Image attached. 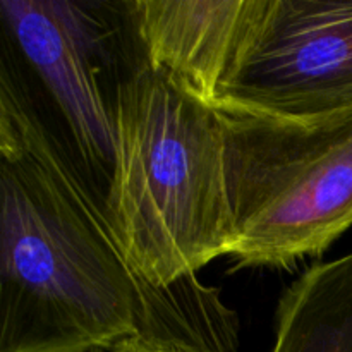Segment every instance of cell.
<instances>
[{
  "label": "cell",
  "mask_w": 352,
  "mask_h": 352,
  "mask_svg": "<svg viewBox=\"0 0 352 352\" xmlns=\"http://www.w3.org/2000/svg\"><path fill=\"white\" fill-rule=\"evenodd\" d=\"M0 71V352H234L236 313L188 277L168 287L127 263L100 205L28 98Z\"/></svg>",
  "instance_id": "obj_1"
},
{
  "label": "cell",
  "mask_w": 352,
  "mask_h": 352,
  "mask_svg": "<svg viewBox=\"0 0 352 352\" xmlns=\"http://www.w3.org/2000/svg\"><path fill=\"white\" fill-rule=\"evenodd\" d=\"M113 119L116 158L103 205L131 268L168 287L229 256L219 112L143 60L117 86Z\"/></svg>",
  "instance_id": "obj_2"
},
{
  "label": "cell",
  "mask_w": 352,
  "mask_h": 352,
  "mask_svg": "<svg viewBox=\"0 0 352 352\" xmlns=\"http://www.w3.org/2000/svg\"><path fill=\"white\" fill-rule=\"evenodd\" d=\"M215 110L236 270L325 253L352 226V109L315 119Z\"/></svg>",
  "instance_id": "obj_3"
},
{
  "label": "cell",
  "mask_w": 352,
  "mask_h": 352,
  "mask_svg": "<svg viewBox=\"0 0 352 352\" xmlns=\"http://www.w3.org/2000/svg\"><path fill=\"white\" fill-rule=\"evenodd\" d=\"M213 109L315 119L352 109V0H246Z\"/></svg>",
  "instance_id": "obj_4"
},
{
  "label": "cell",
  "mask_w": 352,
  "mask_h": 352,
  "mask_svg": "<svg viewBox=\"0 0 352 352\" xmlns=\"http://www.w3.org/2000/svg\"><path fill=\"white\" fill-rule=\"evenodd\" d=\"M0 10L17 47L54 95L81 160L91 174L110 182L116 158V119L89 60L79 6L2 0Z\"/></svg>",
  "instance_id": "obj_5"
},
{
  "label": "cell",
  "mask_w": 352,
  "mask_h": 352,
  "mask_svg": "<svg viewBox=\"0 0 352 352\" xmlns=\"http://www.w3.org/2000/svg\"><path fill=\"white\" fill-rule=\"evenodd\" d=\"M124 7L144 50V62L215 107L246 0H134Z\"/></svg>",
  "instance_id": "obj_6"
},
{
  "label": "cell",
  "mask_w": 352,
  "mask_h": 352,
  "mask_svg": "<svg viewBox=\"0 0 352 352\" xmlns=\"http://www.w3.org/2000/svg\"><path fill=\"white\" fill-rule=\"evenodd\" d=\"M275 316L272 352H352V253L306 270Z\"/></svg>",
  "instance_id": "obj_7"
},
{
  "label": "cell",
  "mask_w": 352,
  "mask_h": 352,
  "mask_svg": "<svg viewBox=\"0 0 352 352\" xmlns=\"http://www.w3.org/2000/svg\"><path fill=\"white\" fill-rule=\"evenodd\" d=\"M112 352H170V351L158 349V347L148 346V344L141 342V340L138 339H131V340H126V342H122L120 346H117Z\"/></svg>",
  "instance_id": "obj_8"
},
{
  "label": "cell",
  "mask_w": 352,
  "mask_h": 352,
  "mask_svg": "<svg viewBox=\"0 0 352 352\" xmlns=\"http://www.w3.org/2000/svg\"><path fill=\"white\" fill-rule=\"evenodd\" d=\"M86 352H110V351H107V349H91V351H86Z\"/></svg>",
  "instance_id": "obj_9"
}]
</instances>
